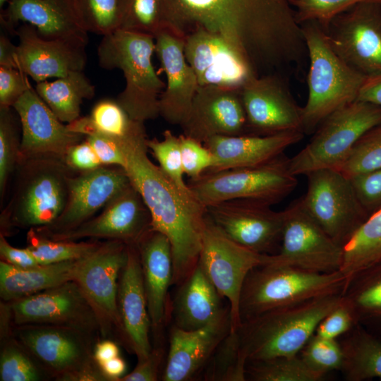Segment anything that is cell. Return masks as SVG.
<instances>
[{"label":"cell","instance_id":"obj_1","mask_svg":"<svg viewBox=\"0 0 381 381\" xmlns=\"http://www.w3.org/2000/svg\"><path fill=\"white\" fill-rule=\"evenodd\" d=\"M188 34L200 28L231 45L257 75L297 71L308 52L292 0H169Z\"/></svg>","mask_w":381,"mask_h":381},{"label":"cell","instance_id":"obj_2","mask_svg":"<svg viewBox=\"0 0 381 381\" xmlns=\"http://www.w3.org/2000/svg\"><path fill=\"white\" fill-rule=\"evenodd\" d=\"M113 138L125 157L123 169L150 212L152 230L163 234L170 241L171 284L180 285L197 266L206 207L190 188L179 187L149 159L143 123H137L123 137Z\"/></svg>","mask_w":381,"mask_h":381},{"label":"cell","instance_id":"obj_3","mask_svg":"<svg viewBox=\"0 0 381 381\" xmlns=\"http://www.w3.org/2000/svg\"><path fill=\"white\" fill-rule=\"evenodd\" d=\"M343 301L342 292L270 310L242 322L237 330L248 361L299 353L320 322Z\"/></svg>","mask_w":381,"mask_h":381},{"label":"cell","instance_id":"obj_4","mask_svg":"<svg viewBox=\"0 0 381 381\" xmlns=\"http://www.w3.org/2000/svg\"><path fill=\"white\" fill-rule=\"evenodd\" d=\"M154 53L153 37L121 29L103 36L97 48L102 68L123 73L126 84L116 102L132 119L143 123L159 116V97L166 86L155 70Z\"/></svg>","mask_w":381,"mask_h":381},{"label":"cell","instance_id":"obj_5","mask_svg":"<svg viewBox=\"0 0 381 381\" xmlns=\"http://www.w3.org/2000/svg\"><path fill=\"white\" fill-rule=\"evenodd\" d=\"M301 25L309 59L308 98L302 107L301 131L309 135L329 114L357 100L368 77L332 49L319 23L308 21Z\"/></svg>","mask_w":381,"mask_h":381},{"label":"cell","instance_id":"obj_6","mask_svg":"<svg viewBox=\"0 0 381 381\" xmlns=\"http://www.w3.org/2000/svg\"><path fill=\"white\" fill-rule=\"evenodd\" d=\"M13 195L1 215V229H36L47 226L61 214L73 174L64 160L34 158L20 162Z\"/></svg>","mask_w":381,"mask_h":381},{"label":"cell","instance_id":"obj_7","mask_svg":"<svg viewBox=\"0 0 381 381\" xmlns=\"http://www.w3.org/2000/svg\"><path fill=\"white\" fill-rule=\"evenodd\" d=\"M346 282L339 270L319 273L286 265L259 266L248 273L242 288L241 323L272 309L343 292Z\"/></svg>","mask_w":381,"mask_h":381},{"label":"cell","instance_id":"obj_8","mask_svg":"<svg viewBox=\"0 0 381 381\" xmlns=\"http://www.w3.org/2000/svg\"><path fill=\"white\" fill-rule=\"evenodd\" d=\"M381 123V106L356 100L329 114L317 128L311 140L289 158L291 172L306 175L320 169H339L357 141Z\"/></svg>","mask_w":381,"mask_h":381},{"label":"cell","instance_id":"obj_9","mask_svg":"<svg viewBox=\"0 0 381 381\" xmlns=\"http://www.w3.org/2000/svg\"><path fill=\"white\" fill-rule=\"evenodd\" d=\"M297 183L290 171L289 158L282 154L255 167L207 171L188 186L205 207L236 199L272 205L291 194Z\"/></svg>","mask_w":381,"mask_h":381},{"label":"cell","instance_id":"obj_10","mask_svg":"<svg viewBox=\"0 0 381 381\" xmlns=\"http://www.w3.org/2000/svg\"><path fill=\"white\" fill-rule=\"evenodd\" d=\"M272 258L234 241L206 216L198 265L219 295L229 301L231 333L241 325L239 302L246 277L253 269L270 264Z\"/></svg>","mask_w":381,"mask_h":381},{"label":"cell","instance_id":"obj_11","mask_svg":"<svg viewBox=\"0 0 381 381\" xmlns=\"http://www.w3.org/2000/svg\"><path fill=\"white\" fill-rule=\"evenodd\" d=\"M301 197L308 214L342 247L370 216L358 200L350 179L336 169L309 172Z\"/></svg>","mask_w":381,"mask_h":381},{"label":"cell","instance_id":"obj_12","mask_svg":"<svg viewBox=\"0 0 381 381\" xmlns=\"http://www.w3.org/2000/svg\"><path fill=\"white\" fill-rule=\"evenodd\" d=\"M280 251L270 264L291 265L329 273L340 270L343 247L336 243L308 214L301 198L285 210Z\"/></svg>","mask_w":381,"mask_h":381},{"label":"cell","instance_id":"obj_13","mask_svg":"<svg viewBox=\"0 0 381 381\" xmlns=\"http://www.w3.org/2000/svg\"><path fill=\"white\" fill-rule=\"evenodd\" d=\"M8 303L16 326H62L102 336L96 312L73 280Z\"/></svg>","mask_w":381,"mask_h":381},{"label":"cell","instance_id":"obj_14","mask_svg":"<svg viewBox=\"0 0 381 381\" xmlns=\"http://www.w3.org/2000/svg\"><path fill=\"white\" fill-rule=\"evenodd\" d=\"M324 32L348 65L368 78L381 75V4H357L334 17Z\"/></svg>","mask_w":381,"mask_h":381},{"label":"cell","instance_id":"obj_15","mask_svg":"<svg viewBox=\"0 0 381 381\" xmlns=\"http://www.w3.org/2000/svg\"><path fill=\"white\" fill-rule=\"evenodd\" d=\"M240 92L246 117V134L302 132V107L294 98L283 72L253 75Z\"/></svg>","mask_w":381,"mask_h":381},{"label":"cell","instance_id":"obj_16","mask_svg":"<svg viewBox=\"0 0 381 381\" xmlns=\"http://www.w3.org/2000/svg\"><path fill=\"white\" fill-rule=\"evenodd\" d=\"M128 258V246L119 241L101 243L78 260L74 280L96 312L102 337L113 329L120 332L117 296L121 272Z\"/></svg>","mask_w":381,"mask_h":381},{"label":"cell","instance_id":"obj_17","mask_svg":"<svg viewBox=\"0 0 381 381\" xmlns=\"http://www.w3.org/2000/svg\"><path fill=\"white\" fill-rule=\"evenodd\" d=\"M16 327V339L56 380L95 361L97 335L62 326Z\"/></svg>","mask_w":381,"mask_h":381},{"label":"cell","instance_id":"obj_18","mask_svg":"<svg viewBox=\"0 0 381 381\" xmlns=\"http://www.w3.org/2000/svg\"><path fill=\"white\" fill-rule=\"evenodd\" d=\"M210 220L229 238L260 253L268 254L282 241L284 212L255 200L236 199L207 205Z\"/></svg>","mask_w":381,"mask_h":381},{"label":"cell","instance_id":"obj_19","mask_svg":"<svg viewBox=\"0 0 381 381\" xmlns=\"http://www.w3.org/2000/svg\"><path fill=\"white\" fill-rule=\"evenodd\" d=\"M152 229L150 212L131 183L113 198L97 216L72 229L44 236L68 241L103 238L137 246Z\"/></svg>","mask_w":381,"mask_h":381},{"label":"cell","instance_id":"obj_20","mask_svg":"<svg viewBox=\"0 0 381 381\" xmlns=\"http://www.w3.org/2000/svg\"><path fill=\"white\" fill-rule=\"evenodd\" d=\"M129 185L126 172L116 166H102L73 174L68 179V198L61 214L52 224L33 229L47 236L75 228L93 217Z\"/></svg>","mask_w":381,"mask_h":381},{"label":"cell","instance_id":"obj_21","mask_svg":"<svg viewBox=\"0 0 381 381\" xmlns=\"http://www.w3.org/2000/svg\"><path fill=\"white\" fill-rule=\"evenodd\" d=\"M21 128L19 163L34 158L64 160L68 150L84 135L71 131L32 87L13 106Z\"/></svg>","mask_w":381,"mask_h":381},{"label":"cell","instance_id":"obj_22","mask_svg":"<svg viewBox=\"0 0 381 381\" xmlns=\"http://www.w3.org/2000/svg\"><path fill=\"white\" fill-rule=\"evenodd\" d=\"M184 54L200 86L241 89L250 77L258 75L225 40L200 28L185 37Z\"/></svg>","mask_w":381,"mask_h":381},{"label":"cell","instance_id":"obj_23","mask_svg":"<svg viewBox=\"0 0 381 381\" xmlns=\"http://www.w3.org/2000/svg\"><path fill=\"white\" fill-rule=\"evenodd\" d=\"M240 90L200 86L181 126L183 134L202 143L217 135L246 134V117Z\"/></svg>","mask_w":381,"mask_h":381},{"label":"cell","instance_id":"obj_24","mask_svg":"<svg viewBox=\"0 0 381 381\" xmlns=\"http://www.w3.org/2000/svg\"><path fill=\"white\" fill-rule=\"evenodd\" d=\"M17 36V68L35 82L61 78L83 71L87 63L86 46L64 40H48L28 23L19 25Z\"/></svg>","mask_w":381,"mask_h":381},{"label":"cell","instance_id":"obj_25","mask_svg":"<svg viewBox=\"0 0 381 381\" xmlns=\"http://www.w3.org/2000/svg\"><path fill=\"white\" fill-rule=\"evenodd\" d=\"M155 53L167 77L159 97V116L180 126L186 120L200 87L184 54L185 38L164 32L155 37Z\"/></svg>","mask_w":381,"mask_h":381},{"label":"cell","instance_id":"obj_26","mask_svg":"<svg viewBox=\"0 0 381 381\" xmlns=\"http://www.w3.org/2000/svg\"><path fill=\"white\" fill-rule=\"evenodd\" d=\"M118 310L120 334L137 356L146 358L152 348V327L137 246H128V258L119 279Z\"/></svg>","mask_w":381,"mask_h":381},{"label":"cell","instance_id":"obj_27","mask_svg":"<svg viewBox=\"0 0 381 381\" xmlns=\"http://www.w3.org/2000/svg\"><path fill=\"white\" fill-rule=\"evenodd\" d=\"M230 332L229 314L203 327L186 330L174 325L162 375L164 381L190 380L210 360L214 351Z\"/></svg>","mask_w":381,"mask_h":381},{"label":"cell","instance_id":"obj_28","mask_svg":"<svg viewBox=\"0 0 381 381\" xmlns=\"http://www.w3.org/2000/svg\"><path fill=\"white\" fill-rule=\"evenodd\" d=\"M304 135L300 131H293L270 135L212 137L203 143L214 157L213 167L207 171L263 164L284 154L287 147L300 142Z\"/></svg>","mask_w":381,"mask_h":381},{"label":"cell","instance_id":"obj_29","mask_svg":"<svg viewBox=\"0 0 381 381\" xmlns=\"http://www.w3.org/2000/svg\"><path fill=\"white\" fill-rule=\"evenodd\" d=\"M151 325L164 322L173 274L171 246L163 234L150 230L137 245Z\"/></svg>","mask_w":381,"mask_h":381},{"label":"cell","instance_id":"obj_30","mask_svg":"<svg viewBox=\"0 0 381 381\" xmlns=\"http://www.w3.org/2000/svg\"><path fill=\"white\" fill-rule=\"evenodd\" d=\"M1 10L4 30L14 35L19 23L34 26L40 36L48 40H64L87 46L88 33L71 23L50 0H8Z\"/></svg>","mask_w":381,"mask_h":381},{"label":"cell","instance_id":"obj_31","mask_svg":"<svg viewBox=\"0 0 381 381\" xmlns=\"http://www.w3.org/2000/svg\"><path fill=\"white\" fill-rule=\"evenodd\" d=\"M180 286L174 308L177 327L200 329L229 314V308L222 306L223 298L198 264Z\"/></svg>","mask_w":381,"mask_h":381},{"label":"cell","instance_id":"obj_32","mask_svg":"<svg viewBox=\"0 0 381 381\" xmlns=\"http://www.w3.org/2000/svg\"><path fill=\"white\" fill-rule=\"evenodd\" d=\"M79 260L29 268L16 267L1 260V300L11 302L74 280Z\"/></svg>","mask_w":381,"mask_h":381},{"label":"cell","instance_id":"obj_33","mask_svg":"<svg viewBox=\"0 0 381 381\" xmlns=\"http://www.w3.org/2000/svg\"><path fill=\"white\" fill-rule=\"evenodd\" d=\"M35 90L41 99L63 123H69L80 117L84 99H91L95 86L83 71H76L53 81L37 83Z\"/></svg>","mask_w":381,"mask_h":381},{"label":"cell","instance_id":"obj_34","mask_svg":"<svg viewBox=\"0 0 381 381\" xmlns=\"http://www.w3.org/2000/svg\"><path fill=\"white\" fill-rule=\"evenodd\" d=\"M120 29L150 35L171 32L185 38L187 31L169 0H123Z\"/></svg>","mask_w":381,"mask_h":381},{"label":"cell","instance_id":"obj_35","mask_svg":"<svg viewBox=\"0 0 381 381\" xmlns=\"http://www.w3.org/2000/svg\"><path fill=\"white\" fill-rule=\"evenodd\" d=\"M380 263L381 208L371 214L343 246L339 271L346 277L345 288L357 274Z\"/></svg>","mask_w":381,"mask_h":381},{"label":"cell","instance_id":"obj_36","mask_svg":"<svg viewBox=\"0 0 381 381\" xmlns=\"http://www.w3.org/2000/svg\"><path fill=\"white\" fill-rule=\"evenodd\" d=\"M341 371L349 381L381 378V341L359 328L344 340Z\"/></svg>","mask_w":381,"mask_h":381},{"label":"cell","instance_id":"obj_37","mask_svg":"<svg viewBox=\"0 0 381 381\" xmlns=\"http://www.w3.org/2000/svg\"><path fill=\"white\" fill-rule=\"evenodd\" d=\"M78 26L104 36L120 29L123 0H71Z\"/></svg>","mask_w":381,"mask_h":381},{"label":"cell","instance_id":"obj_38","mask_svg":"<svg viewBox=\"0 0 381 381\" xmlns=\"http://www.w3.org/2000/svg\"><path fill=\"white\" fill-rule=\"evenodd\" d=\"M247 375L254 381H319L324 377L310 368L299 354L248 361Z\"/></svg>","mask_w":381,"mask_h":381},{"label":"cell","instance_id":"obj_39","mask_svg":"<svg viewBox=\"0 0 381 381\" xmlns=\"http://www.w3.org/2000/svg\"><path fill=\"white\" fill-rule=\"evenodd\" d=\"M342 294L356 322L363 315L381 314V263L357 274Z\"/></svg>","mask_w":381,"mask_h":381},{"label":"cell","instance_id":"obj_40","mask_svg":"<svg viewBox=\"0 0 381 381\" xmlns=\"http://www.w3.org/2000/svg\"><path fill=\"white\" fill-rule=\"evenodd\" d=\"M27 248L40 265H48L79 260L95 250L99 241H68L54 240L30 229L27 234Z\"/></svg>","mask_w":381,"mask_h":381},{"label":"cell","instance_id":"obj_41","mask_svg":"<svg viewBox=\"0 0 381 381\" xmlns=\"http://www.w3.org/2000/svg\"><path fill=\"white\" fill-rule=\"evenodd\" d=\"M205 380L244 381L248 360L243 355L237 332H230L220 342L210 360Z\"/></svg>","mask_w":381,"mask_h":381},{"label":"cell","instance_id":"obj_42","mask_svg":"<svg viewBox=\"0 0 381 381\" xmlns=\"http://www.w3.org/2000/svg\"><path fill=\"white\" fill-rule=\"evenodd\" d=\"M20 123L13 107H0V195L4 197L11 174L20 159Z\"/></svg>","mask_w":381,"mask_h":381},{"label":"cell","instance_id":"obj_43","mask_svg":"<svg viewBox=\"0 0 381 381\" xmlns=\"http://www.w3.org/2000/svg\"><path fill=\"white\" fill-rule=\"evenodd\" d=\"M1 346V381H39L49 376L16 339Z\"/></svg>","mask_w":381,"mask_h":381},{"label":"cell","instance_id":"obj_44","mask_svg":"<svg viewBox=\"0 0 381 381\" xmlns=\"http://www.w3.org/2000/svg\"><path fill=\"white\" fill-rule=\"evenodd\" d=\"M379 169H381V123L357 141L338 170L351 179Z\"/></svg>","mask_w":381,"mask_h":381},{"label":"cell","instance_id":"obj_45","mask_svg":"<svg viewBox=\"0 0 381 381\" xmlns=\"http://www.w3.org/2000/svg\"><path fill=\"white\" fill-rule=\"evenodd\" d=\"M299 356L313 370L325 376L341 368L344 351L337 339H326L314 334L299 352Z\"/></svg>","mask_w":381,"mask_h":381},{"label":"cell","instance_id":"obj_46","mask_svg":"<svg viewBox=\"0 0 381 381\" xmlns=\"http://www.w3.org/2000/svg\"><path fill=\"white\" fill-rule=\"evenodd\" d=\"M296 18L301 25L308 21H315L323 30L337 15L362 3L381 4V0H292Z\"/></svg>","mask_w":381,"mask_h":381},{"label":"cell","instance_id":"obj_47","mask_svg":"<svg viewBox=\"0 0 381 381\" xmlns=\"http://www.w3.org/2000/svg\"><path fill=\"white\" fill-rule=\"evenodd\" d=\"M147 146L158 162L161 169L179 187L188 189V184L183 180L179 136L166 130L161 140L147 138Z\"/></svg>","mask_w":381,"mask_h":381},{"label":"cell","instance_id":"obj_48","mask_svg":"<svg viewBox=\"0 0 381 381\" xmlns=\"http://www.w3.org/2000/svg\"><path fill=\"white\" fill-rule=\"evenodd\" d=\"M90 116L96 133L115 138L126 135L137 122L129 116L116 99L99 101L93 107Z\"/></svg>","mask_w":381,"mask_h":381},{"label":"cell","instance_id":"obj_49","mask_svg":"<svg viewBox=\"0 0 381 381\" xmlns=\"http://www.w3.org/2000/svg\"><path fill=\"white\" fill-rule=\"evenodd\" d=\"M183 172L190 180H195L210 170L214 164L211 151L201 142L179 135Z\"/></svg>","mask_w":381,"mask_h":381},{"label":"cell","instance_id":"obj_50","mask_svg":"<svg viewBox=\"0 0 381 381\" xmlns=\"http://www.w3.org/2000/svg\"><path fill=\"white\" fill-rule=\"evenodd\" d=\"M356 195L369 215L381 208V169L350 179Z\"/></svg>","mask_w":381,"mask_h":381},{"label":"cell","instance_id":"obj_51","mask_svg":"<svg viewBox=\"0 0 381 381\" xmlns=\"http://www.w3.org/2000/svg\"><path fill=\"white\" fill-rule=\"evenodd\" d=\"M356 323L354 315L343 296L342 302L320 322L315 334L323 338L337 339L350 331Z\"/></svg>","mask_w":381,"mask_h":381},{"label":"cell","instance_id":"obj_52","mask_svg":"<svg viewBox=\"0 0 381 381\" xmlns=\"http://www.w3.org/2000/svg\"><path fill=\"white\" fill-rule=\"evenodd\" d=\"M31 87L23 72L16 68L0 66V107H13Z\"/></svg>","mask_w":381,"mask_h":381},{"label":"cell","instance_id":"obj_53","mask_svg":"<svg viewBox=\"0 0 381 381\" xmlns=\"http://www.w3.org/2000/svg\"><path fill=\"white\" fill-rule=\"evenodd\" d=\"M104 166H116L123 168L125 157L114 138L96 133L86 137Z\"/></svg>","mask_w":381,"mask_h":381},{"label":"cell","instance_id":"obj_54","mask_svg":"<svg viewBox=\"0 0 381 381\" xmlns=\"http://www.w3.org/2000/svg\"><path fill=\"white\" fill-rule=\"evenodd\" d=\"M64 161L71 169L80 172L94 170L104 166L86 138L72 146Z\"/></svg>","mask_w":381,"mask_h":381},{"label":"cell","instance_id":"obj_55","mask_svg":"<svg viewBox=\"0 0 381 381\" xmlns=\"http://www.w3.org/2000/svg\"><path fill=\"white\" fill-rule=\"evenodd\" d=\"M164 356L162 348L152 349L149 356L140 361L130 373L126 374L119 381H155L158 380L160 365Z\"/></svg>","mask_w":381,"mask_h":381},{"label":"cell","instance_id":"obj_56","mask_svg":"<svg viewBox=\"0 0 381 381\" xmlns=\"http://www.w3.org/2000/svg\"><path fill=\"white\" fill-rule=\"evenodd\" d=\"M0 256L1 260L16 267L29 268L40 265L27 247H13L3 234L0 236Z\"/></svg>","mask_w":381,"mask_h":381},{"label":"cell","instance_id":"obj_57","mask_svg":"<svg viewBox=\"0 0 381 381\" xmlns=\"http://www.w3.org/2000/svg\"><path fill=\"white\" fill-rule=\"evenodd\" d=\"M59 381H109V379L95 360L64 375Z\"/></svg>","mask_w":381,"mask_h":381},{"label":"cell","instance_id":"obj_58","mask_svg":"<svg viewBox=\"0 0 381 381\" xmlns=\"http://www.w3.org/2000/svg\"><path fill=\"white\" fill-rule=\"evenodd\" d=\"M357 100L381 106V75L366 79L360 90Z\"/></svg>","mask_w":381,"mask_h":381},{"label":"cell","instance_id":"obj_59","mask_svg":"<svg viewBox=\"0 0 381 381\" xmlns=\"http://www.w3.org/2000/svg\"><path fill=\"white\" fill-rule=\"evenodd\" d=\"M17 45L4 32L0 35V66L17 68Z\"/></svg>","mask_w":381,"mask_h":381},{"label":"cell","instance_id":"obj_60","mask_svg":"<svg viewBox=\"0 0 381 381\" xmlns=\"http://www.w3.org/2000/svg\"><path fill=\"white\" fill-rule=\"evenodd\" d=\"M119 356L118 345L110 339L97 341L95 345L93 356L99 365Z\"/></svg>","mask_w":381,"mask_h":381},{"label":"cell","instance_id":"obj_61","mask_svg":"<svg viewBox=\"0 0 381 381\" xmlns=\"http://www.w3.org/2000/svg\"><path fill=\"white\" fill-rule=\"evenodd\" d=\"M99 366L109 381H119L120 378L126 375V364L120 356L104 362Z\"/></svg>","mask_w":381,"mask_h":381},{"label":"cell","instance_id":"obj_62","mask_svg":"<svg viewBox=\"0 0 381 381\" xmlns=\"http://www.w3.org/2000/svg\"><path fill=\"white\" fill-rule=\"evenodd\" d=\"M8 0H0V9H4V5L8 3Z\"/></svg>","mask_w":381,"mask_h":381}]
</instances>
